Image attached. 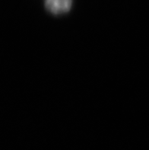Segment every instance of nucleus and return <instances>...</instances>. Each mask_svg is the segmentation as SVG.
<instances>
[{"label":"nucleus","instance_id":"obj_1","mask_svg":"<svg viewBox=\"0 0 149 150\" xmlns=\"http://www.w3.org/2000/svg\"><path fill=\"white\" fill-rule=\"evenodd\" d=\"M72 0H46V7L54 14L66 12L70 9Z\"/></svg>","mask_w":149,"mask_h":150}]
</instances>
